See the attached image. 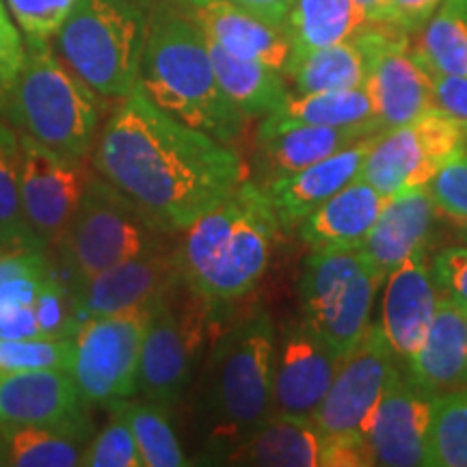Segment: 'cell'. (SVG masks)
<instances>
[{"instance_id":"6da1fadb","label":"cell","mask_w":467,"mask_h":467,"mask_svg":"<svg viewBox=\"0 0 467 467\" xmlns=\"http://www.w3.org/2000/svg\"><path fill=\"white\" fill-rule=\"evenodd\" d=\"M91 169L156 230L182 234L247 180L232 145L182 124L137 87L98 132Z\"/></svg>"},{"instance_id":"7a4b0ae2","label":"cell","mask_w":467,"mask_h":467,"mask_svg":"<svg viewBox=\"0 0 467 467\" xmlns=\"http://www.w3.org/2000/svg\"><path fill=\"white\" fill-rule=\"evenodd\" d=\"M275 342L273 318L266 309H254L210 348L195 392V424L206 459L223 463L273 416Z\"/></svg>"},{"instance_id":"3957f363","label":"cell","mask_w":467,"mask_h":467,"mask_svg":"<svg viewBox=\"0 0 467 467\" xmlns=\"http://www.w3.org/2000/svg\"><path fill=\"white\" fill-rule=\"evenodd\" d=\"M279 219L258 182H244L182 232L178 266L184 284L217 309L241 301L265 277Z\"/></svg>"},{"instance_id":"277c9868","label":"cell","mask_w":467,"mask_h":467,"mask_svg":"<svg viewBox=\"0 0 467 467\" xmlns=\"http://www.w3.org/2000/svg\"><path fill=\"white\" fill-rule=\"evenodd\" d=\"M139 87L165 113L221 143L234 145L247 126L221 89L206 35L178 0L151 5Z\"/></svg>"},{"instance_id":"5b68a950","label":"cell","mask_w":467,"mask_h":467,"mask_svg":"<svg viewBox=\"0 0 467 467\" xmlns=\"http://www.w3.org/2000/svg\"><path fill=\"white\" fill-rule=\"evenodd\" d=\"M107 98L78 78L50 42H26L25 63L0 117L46 148L85 161L96 145Z\"/></svg>"},{"instance_id":"8992f818","label":"cell","mask_w":467,"mask_h":467,"mask_svg":"<svg viewBox=\"0 0 467 467\" xmlns=\"http://www.w3.org/2000/svg\"><path fill=\"white\" fill-rule=\"evenodd\" d=\"M150 11L148 0H76L52 39L57 55L93 91L121 102L139 87Z\"/></svg>"},{"instance_id":"52a82bcc","label":"cell","mask_w":467,"mask_h":467,"mask_svg":"<svg viewBox=\"0 0 467 467\" xmlns=\"http://www.w3.org/2000/svg\"><path fill=\"white\" fill-rule=\"evenodd\" d=\"M175 244L173 234L156 230L115 186L91 169L72 223L52 249L57 258L52 265L67 284H76Z\"/></svg>"},{"instance_id":"ba28073f","label":"cell","mask_w":467,"mask_h":467,"mask_svg":"<svg viewBox=\"0 0 467 467\" xmlns=\"http://www.w3.org/2000/svg\"><path fill=\"white\" fill-rule=\"evenodd\" d=\"M213 309L184 279L151 309L139 355V396L175 407L189 389Z\"/></svg>"},{"instance_id":"9c48e42d","label":"cell","mask_w":467,"mask_h":467,"mask_svg":"<svg viewBox=\"0 0 467 467\" xmlns=\"http://www.w3.org/2000/svg\"><path fill=\"white\" fill-rule=\"evenodd\" d=\"M396 353L381 325H370L358 347L340 361L329 392L312 424L336 446L348 448L372 465L368 429L392 377L399 372Z\"/></svg>"},{"instance_id":"30bf717a","label":"cell","mask_w":467,"mask_h":467,"mask_svg":"<svg viewBox=\"0 0 467 467\" xmlns=\"http://www.w3.org/2000/svg\"><path fill=\"white\" fill-rule=\"evenodd\" d=\"M151 309L89 318L74 336V359L69 375L87 405L132 399L139 392V355Z\"/></svg>"},{"instance_id":"8fae6325","label":"cell","mask_w":467,"mask_h":467,"mask_svg":"<svg viewBox=\"0 0 467 467\" xmlns=\"http://www.w3.org/2000/svg\"><path fill=\"white\" fill-rule=\"evenodd\" d=\"M465 139L457 119L431 110L411 124L379 134L361 178L388 197L426 189L443 165L465 154Z\"/></svg>"},{"instance_id":"7c38bea8","label":"cell","mask_w":467,"mask_h":467,"mask_svg":"<svg viewBox=\"0 0 467 467\" xmlns=\"http://www.w3.org/2000/svg\"><path fill=\"white\" fill-rule=\"evenodd\" d=\"M20 197L26 225L52 251L72 223L91 167L20 132Z\"/></svg>"},{"instance_id":"4fadbf2b","label":"cell","mask_w":467,"mask_h":467,"mask_svg":"<svg viewBox=\"0 0 467 467\" xmlns=\"http://www.w3.org/2000/svg\"><path fill=\"white\" fill-rule=\"evenodd\" d=\"M340 361L301 318L285 323L273 355V416L312 420Z\"/></svg>"},{"instance_id":"5bb4252c","label":"cell","mask_w":467,"mask_h":467,"mask_svg":"<svg viewBox=\"0 0 467 467\" xmlns=\"http://www.w3.org/2000/svg\"><path fill=\"white\" fill-rule=\"evenodd\" d=\"M175 249L178 244L159 254L121 262L83 282L69 284L80 325L89 318L156 306L182 279Z\"/></svg>"},{"instance_id":"9a60e30c","label":"cell","mask_w":467,"mask_h":467,"mask_svg":"<svg viewBox=\"0 0 467 467\" xmlns=\"http://www.w3.org/2000/svg\"><path fill=\"white\" fill-rule=\"evenodd\" d=\"M87 407L69 370L0 375V424L48 426L93 437Z\"/></svg>"},{"instance_id":"2e32d148","label":"cell","mask_w":467,"mask_h":467,"mask_svg":"<svg viewBox=\"0 0 467 467\" xmlns=\"http://www.w3.org/2000/svg\"><path fill=\"white\" fill-rule=\"evenodd\" d=\"M431 413L433 396L413 388L405 372H396L368 429L372 465L426 467Z\"/></svg>"},{"instance_id":"e0dca14e","label":"cell","mask_w":467,"mask_h":467,"mask_svg":"<svg viewBox=\"0 0 467 467\" xmlns=\"http://www.w3.org/2000/svg\"><path fill=\"white\" fill-rule=\"evenodd\" d=\"M379 134L381 132L368 134V137L336 151V154L317 162V165H309L301 171L262 184L268 202L275 210L279 227L288 232L296 230L309 213L323 206L329 197L340 192L344 186L359 180L361 173H364L368 154H370L372 145L377 143Z\"/></svg>"},{"instance_id":"ac0fdd59","label":"cell","mask_w":467,"mask_h":467,"mask_svg":"<svg viewBox=\"0 0 467 467\" xmlns=\"http://www.w3.org/2000/svg\"><path fill=\"white\" fill-rule=\"evenodd\" d=\"M375 128H331L314 124H296L279 117H266L260 124L255 145V169L260 186L284 175L329 159L331 154L368 137Z\"/></svg>"},{"instance_id":"d6986e66","label":"cell","mask_w":467,"mask_h":467,"mask_svg":"<svg viewBox=\"0 0 467 467\" xmlns=\"http://www.w3.org/2000/svg\"><path fill=\"white\" fill-rule=\"evenodd\" d=\"M227 465L353 467V459L320 433L312 420L271 416L223 459Z\"/></svg>"},{"instance_id":"ffe728a7","label":"cell","mask_w":467,"mask_h":467,"mask_svg":"<svg viewBox=\"0 0 467 467\" xmlns=\"http://www.w3.org/2000/svg\"><path fill=\"white\" fill-rule=\"evenodd\" d=\"M405 364L409 383L433 399L467 388V323L454 296L440 292L433 323Z\"/></svg>"},{"instance_id":"44dd1931","label":"cell","mask_w":467,"mask_h":467,"mask_svg":"<svg viewBox=\"0 0 467 467\" xmlns=\"http://www.w3.org/2000/svg\"><path fill=\"white\" fill-rule=\"evenodd\" d=\"M208 39L234 57L285 72L292 46L282 26H273L232 0H178Z\"/></svg>"},{"instance_id":"7402d4cb","label":"cell","mask_w":467,"mask_h":467,"mask_svg":"<svg viewBox=\"0 0 467 467\" xmlns=\"http://www.w3.org/2000/svg\"><path fill=\"white\" fill-rule=\"evenodd\" d=\"M385 279L381 329L396 358L407 361L433 323L440 288L424 254L405 260Z\"/></svg>"},{"instance_id":"603a6c76","label":"cell","mask_w":467,"mask_h":467,"mask_svg":"<svg viewBox=\"0 0 467 467\" xmlns=\"http://www.w3.org/2000/svg\"><path fill=\"white\" fill-rule=\"evenodd\" d=\"M437 206L429 189L394 195L361 243L372 273L385 279L402 262L426 251Z\"/></svg>"},{"instance_id":"cb8c5ba5","label":"cell","mask_w":467,"mask_h":467,"mask_svg":"<svg viewBox=\"0 0 467 467\" xmlns=\"http://www.w3.org/2000/svg\"><path fill=\"white\" fill-rule=\"evenodd\" d=\"M389 200L392 197L359 178L309 213L296 227V234L309 251L359 249Z\"/></svg>"},{"instance_id":"d4e9b609","label":"cell","mask_w":467,"mask_h":467,"mask_svg":"<svg viewBox=\"0 0 467 467\" xmlns=\"http://www.w3.org/2000/svg\"><path fill=\"white\" fill-rule=\"evenodd\" d=\"M210 58L221 89L247 119L271 117L282 110L290 91L284 72L258 61L234 57L206 37Z\"/></svg>"},{"instance_id":"484cf974","label":"cell","mask_w":467,"mask_h":467,"mask_svg":"<svg viewBox=\"0 0 467 467\" xmlns=\"http://www.w3.org/2000/svg\"><path fill=\"white\" fill-rule=\"evenodd\" d=\"M368 22L355 0H295L284 22L292 57L353 37Z\"/></svg>"},{"instance_id":"4316f807","label":"cell","mask_w":467,"mask_h":467,"mask_svg":"<svg viewBox=\"0 0 467 467\" xmlns=\"http://www.w3.org/2000/svg\"><path fill=\"white\" fill-rule=\"evenodd\" d=\"M284 76L292 78L296 93L358 89L366 85L368 58L350 37L347 42L290 57Z\"/></svg>"},{"instance_id":"83f0119b","label":"cell","mask_w":467,"mask_h":467,"mask_svg":"<svg viewBox=\"0 0 467 467\" xmlns=\"http://www.w3.org/2000/svg\"><path fill=\"white\" fill-rule=\"evenodd\" d=\"M383 279L368 266L342 290V295L325 312H320L312 320H301L334 350L337 358L344 359L350 350L358 347L366 329L370 327L368 318H370L372 301H375L377 288Z\"/></svg>"},{"instance_id":"f1b7e54d","label":"cell","mask_w":467,"mask_h":467,"mask_svg":"<svg viewBox=\"0 0 467 467\" xmlns=\"http://www.w3.org/2000/svg\"><path fill=\"white\" fill-rule=\"evenodd\" d=\"M273 117H279L284 121H296V124L383 130L379 126L375 110H372L366 87L340 91L290 93L282 110Z\"/></svg>"},{"instance_id":"f546056e","label":"cell","mask_w":467,"mask_h":467,"mask_svg":"<svg viewBox=\"0 0 467 467\" xmlns=\"http://www.w3.org/2000/svg\"><path fill=\"white\" fill-rule=\"evenodd\" d=\"M368 266L361 249H312L299 284L301 318L312 320L325 312Z\"/></svg>"},{"instance_id":"4dcf8cb0","label":"cell","mask_w":467,"mask_h":467,"mask_svg":"<svg viewBox=\"0 0 467 467\" xmlns=\"http://www.w3.org/2000/svg\"><path fill=\"white\" fill-rule=\"evenodd\" d=\"M104 409H115L124 416L134 440H137L143 467L189 465L182 443H180L171 420H169V407L143 399V396H139V399L132 396V399L109 402Z\"/></svg>"},{"instance_id":"1f68e13d","label":"cell","mask_w":467,"mask_h":467,"mask_svg":"<svg viewBox=\"0 0 467 467\" xmlns=\"http://www.w3.org/2000/svg\"><path fill=\"white\" fill-rule=\"evenodd\" d=\"M411 46L413 57L429 72L467 78V17L451 0H441Z\"/></svg>"},{"instance_id":"d6a6232c","label":"cell","mask_w":467,"mask_h":467,"mask_svg":"<svg viewBox=\"0 0 467 467\" xmlns=\"http://www.w3.org/2000/svg\"><path fill=\"white\" fill-rule=\"evenodd\" d=\"M0 426L7 435V465L11 467H76L91 440L83 433L48 426Z\"/></svg>"},{"instance_id":"836d02e7","label":"cell","mask_w":467,"mask_h":467,"mask_svg":"<svg viewBox=\"0 0 467 467\" xmlns=\"http://www.w3.org/2000/svg\"><path fill=\"white\" fill-rule=\"evenodd\" d=\"M20 161V132L0 119V244L9 251H46L22 213Z\"/></svg>"},{"instance_id":"e575fe53","label":"cell","mask_w":467,"mask_h":467,"mask_svg":"<svg viewBox=\"0 0 467 467\" xmlns=\"http://www.w3.org/2000/svg\"><path fill=\"white\" fill-rule=\"evenodd\" d=\"M426 467H467V388L433 399Z\"/></svg>"},{"instance_id":"d590c367","label":"cell","mask_w":467,"mask_h":467,"mask_svg":"<svg viewBox=\"0 0 467 467\" xmlns=\"http://www.w3.org/2000/svg\"><path fill=\"white\" fill-rule=\"evenodd\" d=\"M74 359V337L48 340H0V375L28 370H69Z\"/></svg>"},{"instance_id":"8d00e7d4","label":"cell","mask_w":467,"mask_h":467,"mask_svg":"<svg viewBox=\"0 0 467 467\" xmlns=\"http://www.w3.org/2000/svg\"><path fill=\"white\" fill-rule=\"evenodd\" d=\"M33 314L37 318L39 334L48 340H67L80 329L72 285L57 271L46 279L42 290H39L37 299L33 303Z\"/></svg>"},{"instance_id":"74e56055","label":"cell","mask_w":467,"mask_h":467,"mask_svg":"<svg viewBox=\"0 0 467 467\" xmlns=\"http://www.w3.org/2000/svg\"><path fill=\"white\" fill-rule=\"evenodd\" d=\"M110 413L109 424L100 433H96L85 446L83 467H143L141 452L134 440L130 426L115 409H107Z\"/></svg>"},{"instance_id":"f35d334b","label":"cell","mask_w":467,"mask_h":467,"mask_svg":"<svg viewBox=\"0 0 467 467\" xmlns=\"http://www.w3.org/2000/svg\"><path fill=\"white\" fill-rule=\"evenodd\" d=\"M25 42H52L76 0H5Z\"/></svg>"},{"instance_id":"ab89813d","label":"cell","mask_w":467,"mask_h":467,"mask_svg":"<svg viewBox=\"0 0 467 467\" xmlns=\"http://www.w3.org/2000/svg\"><path fill=\"white\" fill-rule=\"evenodd\" d=\"M426 189L437 210L457 223L467 225V154L443 165Z\"/></svg>"},{"instance_id":"60d3db41","label":"cell","mask_w":467,"mask_h":467,"mask_svg":"<svg viewBox=\"0 0 467 467\" xmlns=\"http://www.w3.org/2000/svg\"><path fill=\"white\" fill-rule=\"evenodd\" d=\"M25 35L16 25L7 3L0 0V109L7 100L17 74H20L22 63H25Z\"/></svg>"},{"instance_id":"b9f144b4","label":"cell","mask_w":467,"mask_h":467,"mask_svg":"<svg viewBox=\"0 0 467 467\" xmlns=\"http://www.w3.org/2000/svg\"><path fill=\"white\" fill-rule=\"evenodd\" d=\"M437 288L467 306V247H448L433 260Z\"/></svg>"},{"instance_id":"7bdbcfd3","label":"cell","mask_w":467,"mask_h":467,"mask_svg":"<svg viewBox=\"0 0 467 467\" xmlns=\"http://www.w3.org/2000/svg\"><path fill=\"white\" fill-rule=\"evenodd\" d=\"M426 74H429L431 87H433L435 109L457 119L467 132V78L429 72V69H426Z\"/></svg>"},{"instance_id":"ee69618b","label":"cell","mask_w":467,"mask_h":467,"mask_svg":"<svg viewBox=\"0 0 467 467\" xmlns=\"http://www.w3.org/2000/svg\"><path fill=\"white\" fill-rule=\"evenodd\" d=\"M440 5L441 0H389L392 22L409 33H416L429 22Z\"/></svg>"},{"instance_id":"f6af8a7d","label":"cell","mask_w":467,"mask_h":467,"mask_svg":"<svg viewBox=\"0 0 467 467\" xmlns=\"http://www.w3.org/2000/svg\"><path fill=\"white\" fill-rule=\"evenodd\" d=\"M42 337L33 306L0 309V340H28Z\"/></svg>"},{"instance_id":"bcb514c9","label":"cell","mask_w":467,"mask_h":467,"mask_svg":"<svg viewBox=\"0 0 467 467\" xmlns=\"http://www.w3.org/2000/svg\"><path fill=\"white\" fill-rule=\"evenodd\" d=\"M238 7L247 9L249 14L262 17L273 26H284L285 17L295 0H232Z\"/></svg>"},{"instance_id":"7dc6e473","label":"cell","mask_w":467,"mask_h":467,"mask_svg":"<svg viewBox=\"0 0 467 467\" xmlns=\"http://www.w3.org/2000/svg\"><path fill=\"white\" fill-rule=\"evenodd\" d=\"M370 22H392V9L389 0H355Z\"/></svg>"},{"instance_id":"c3c4849f","label":"cell","mask_w":467,"mask_h":467,"mask_svg":"<svg viewBox=\"0 0 467 467\" xmlns=\"http://www.w3.org/2000/svg\"><path fill=\"white\" fill-rule=\"evenodd\" d=\"M0 465H7V435L3 426H0Z\"/></svg>"},{"instance_id":"681fc988","label":"cell","mask_w":467,"mask_h":467,"mask_svg":"<svg viewBox=\"0 0 467 467\" xmlns=\"http://www.w3.org/2000/svg\"><path fill=\"white\" fill-rule=\"evenodd\" d=\"M451 3L461 11V14L467 17V0H451Z\"/></svg>"},{"instance_id":"f907efd6","label":"cell","mask_w":467,"mask_h":467,"mask_svg":"<svg viewBox=\"0 0 467 467\" xmlns=\"http://www.w3.org/2000/svg\"><path fill=\"white\" fill-rule=\"evenodd\" d=\"M461 232H463V238L467 241V225H461Z\"/></svg>"},{"instance_id":"816d5d0a","label":"cell","mask_w":467,"mask_h":467,"mask_svg":"<svg viewBox=\"0 0 467 467\" xmlns=\"http://www.w3.org/2000/svg\"><path fill=\"white\" fill-rule=\"evenodd\" d=\"M7 251H9V249H5L3 244H0V255H3V254H7Z\"/></svg>"},{"instance_id":"f5cc1de1","label":"cell","mask_w":467,"mask_h":467,"mask_svg":"<svg viewBox=\"0 0 467 467\" xmlns=\"http://www.w3.org/2000/svg\"><path fill=\"white\" fill-rule=\"evenodd\" d=\"M461 306H463V312H465V323H467V306H465V303H461Z\"/></svg>"}]
</instances>
